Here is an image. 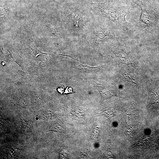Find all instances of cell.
Here are the masks:
<instances>
[{"mask_svg": "<svg viewBox=\"0 0 159 159\" xmlns=\"http://www.w3.org/2000/svg\"><path fill=\"white\" fill-rule=\"evenodd\" d=\"M100 14L124 28H130L131 24L127 22L125 16L128 14L124 7L105 2L99 4Z\"/></svg>", "mask_w": 159, "mask_h": 159, "instance_id": "obj_1", "label": "cell"}, {"mask_svg": "<svg viewBox=\"0 0 159 159\" xmlns=\"http://www.w3.org/2000/svg\"><path fill=\"white\" fill-rule=\"evenodd\" d=\"M83 13L79 12L70 13L68 16L69 26L74 32H77L81 30L87 21L86 17Z\"/></svg>", "mask_w": 159, "mask_h": 159, "instance_id": "obj_2", "label": "cell"}, {"mask_svg": "<svg viewBox=\"0 0 159 159\" xmlns=\"http://www.w3.org/2000/svg\"><path fill=\"white\" fill-rule=\"evenodd\" d=\"M106 37H113L111 32L107 29H103L98 30L93 34L89 40V42L95 51H98L100 42L103 41Z\"/></svg>", "mask_w": 159, "mask_h": 159, "instance_id": "obj_3", "label": "cell"}, {"mask_svg": "<svg viewBox=\"0 0 159 159\" xmlns=\"http://www.w3.org/2000/svg\"><path fill=\"white\" fill-rule=\"evenodd\" d=\"M147 90L148 93V104L150 107L157 109L159 108V95L155 86L148 80Z\"/></svg>", "mask_w": 159, "mask_h": 159, "instance_id": "obj_4", "label": "cell"}, {"mask_svg": "<svg viewBox=\"0 0 159 159\" xmlns=\"http://www.w3.org/2000/svg\"><path fill=\"white\" fill-rule=\"evenodd\" d=\"M134 3L140 7L141 9V13L139 21L148 25L151 21V16L149 10L143 3L139 0H132Z\"/></svg>", "mask_w": 159, "mask_h": 159, "instance_id": "obj_5", "label": "cell"}, {"mask_svg": "<svg viewBox=\"0 0 159 159\" xmlns=\"http://www.w3.org/2000/svg\"><path fill=\"white\" fill-rule=\"evenodd\" d=\"M113 52L120 62L125 65H132V57L130 52L124 49L117 50Z\"/></svg>", "mask_w": 159, "mask_h": 159, "instance_id": "obj_6", "label": "cell"}, {"mask_svg": "<svg viewBox=\"0 0 159 159\" xmlns=\"http://www.w3.org/2000/svg\"><path fill=\"white\" fill-rule=\"evenodd\" d=\"M98 88L101 94V100L102 101L110 98L113 96H118L114 90L108 88L103 87H98Z\"/></svg>", "mask_w": 159, "mask_h": 159, "instance_id": "obj_7", "label": "cell"}, {"mask_svg": "<svg viewBox=\"0 0 159 159\" xmlns=\"http://www.w3.org/2000/svg\"><path fill=\"white\" fill-rule=\"evenodd\" d=\"M122 77L127 81L138 86V80L136 76L132 72H125L122 74Z\"/></svg>", "mask_w": 159, "mask_h": 159, "instance_id": "obj_8", "label": "cell"}, {"mask_svg": "<svg viewBox=\"0 0 159 159\" xmlns=\"http://www.w3.org/2000/svg\"><path fill=\"white\" fill-rule=\"evenodd\" d=\"M116 114V111L113 108H110L102 112L100 114L110 120L113 117L115 116Z\"/></svg>", "mask_w": 159, "mask_h": 159, "instance_id": "obj_9", "label": "cell"}, {"mask_svg": "<svg viewBox=\"0 0 159 159\" xmlns=\"http://www.w3.org/2000/svg\"><path fill=\"white\" fill-rule=\"evenodd\" d=\"M9 7L6 6L2 7L0 10V19L2 21L6 20L8 17L9 14Z\"/></svg>", "mask_w": 159, "mask_h": 159, "instance_id": "obj_10", "label": "cell"}, {"mask_svg": "<svg viewBox=\"0 0 159 159\" xmlns=\"http://www.w3.org/2000/svg\"><path fill=\"white\" fill-rule=\"evenodd\" d=\"M47 29L51 36L55 37H59L60 35L57 32L55 27L53 25L49 24L47 26Z\"/></svg>", "mask_w": 159, "mask_h": 159, "instance_id": "obj_11", "label": "cell"}]
</instances>
